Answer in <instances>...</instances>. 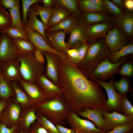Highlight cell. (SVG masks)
<instances>
[{
    "instance_id": "1",
    "label": "cell",
    "mask_w": 133,
    "mask_h": 133,
    "mask_svg": "<svg viewBox=\"0 0 133 133\" xmlns=\"http://www.w3.org/2000/svg\"><path fill=\"white\" fill-rule=\"evenodd\" d=\"M57 85L72 111L77 113L85 107L104 109L107 99L100 86L69 58L59 59Z\"/></svg>"
},
{
    "instance_id": "2",
    "label": "cell",
    "mask_w": 133,
    "mask_h": 133,
    "mask_svg": "<svg viewBox=\"0 0 133 133\" xmlns=\"http://www.w3.org/2000/svg\"><path fill=\"white\" fill-rule=\"evenodd\" d=\"M36 112L55 125H64L68 115L72 111L62 94L35 105Z\"/></svg>"
},
{
    "instance_id": "3",
    "label": "cell",
    "mask_w": 133,
    "mask_h": 133,
    "mask_svg": "<svg viewBox=\"0 0 133 133\" xmlns=\"http://www.w3.org/2000/svg\"><path fill=\"white\" fill-rule=\"evenodd\" d=\"M111 53L104 40L95 41L90 45L78 67L87 77L101 61L109 58Z\"/></svg>"
},
{
    "instance_id": "4",
    "label": "cell",
    "mask_w": 133,
    "mask_h": 133,
    "mask_svg": "<svg viewBox=\"0 0 133 133\" xmlns=\"http://www.w3.org/2000/svg\"><path fill=\"white\" fill-rule=\"evenodd\" d=\"M17 60L20 63L22 79L37 84L38 79L44 74L45 69L44 64L36 60L33 53L19 54Z\"/></svg>"
},
{
    "instance_id": "5",
    "label": "cell",
    "mask_w": 133,
    "mask_h": 133,
    "mask_svg": "<svg viewBox=\"0 0 133 133\" xmlns=\"http://www.w3.org/2000/svg\"><path fill=\"white\" fill-rule=\"evenodd\" d=\"M128 59L126 56L122 58L118 62H111L109 58H105L99 62L87 77L90 80L105 81L117 73L122 64Z\"/></svg>"
},
{
    "instance_id": "6",
    "label": "cell",
    "mask_w": 133,
    "mask_h": 133,
    "mask_svg": "<svg viewBox=\"0 0 133 133\" xmlns=\"http://www.w3.org/2000/svg\"><path fill=\"white\" fill-rule=\"evenodd\" d=\"M114 76L111 78L110 81L108 82L98 80H96L95 81L100 86L104 88L107 93L108 99L105 103L104 110L109 113L114 110L118 113H122L120 104L122 96L116 92L112 85Z\"/></svg>"
},
{
    "instance_id": "7",
    "label": "cell",
    "mask_w": 133,
    "mask_h": 133,
    "mask_svg": "<svg viewBox=\"0 0 133 133\" xmlns=\"http://www.w3.org/2000/svg\"><path fill=\"white\" fill-rule=\"evenodd\" d=\"M67 121L71 128L78 133H103L108 131L97 128L94 123L81 118L72 111L68 116Z\"/></svg>"
},
{
    "instance_id": "8",
    "label": "cell",
    "mask_w": 133,
    "mask_h": 133,
    "mask_svg": "<svg viewBox=\"0 0 133 133\" xmlns=\"http://www.w3.org/2000/svg\"><path fill=\"white\" fill-rule=\"evenodd\" d=\"M104 37L105 42L111 53L119 50L127 44L126 35L116 25L110 30Z\"/></svg>"
},
{
    "instance_id": "9",
    "label": "cell",
    "mask_w": 133,
    "mask_h": 133,
    "mask_svg": "<svg viewBox=\"0 0 133 133\" xmlns=\"http://www.w3.org/2000/svg\"><path fill=\"white\" fill-rule=\"evenodd\" d=\"M24 28L27 32L28 39L33 44L36 49L42 53L44 51L52 53L63 59L68 58L67 55L58 51L49 45L44 37L38 33L29 29L25 26Z\"/></svg>"
},
{
    "instance_id": "10",
    "label": "cell",
    "mask_w": 133,
    "mask_h": 133,
    "mask_svg": "<svg viewBox=\"0 0 133 133\" xmlns=\"http://www.w3.org/2000/svg\"><path fill=\"white\" fill-rule=\"evenodd\" d=\"M18 55L12 39L7 35L1 33L0 36V63L17 60Z\"/></svg>"
},
{
    "instance_id": "11",
    "label": "cell",
    "mask_w": 133,
    "mask_h": 133,
    "mask_svg": "<svg viewBox=\"0 0 133 133\" xmlns=\"http://www.w3.org/2000/svg\"><path fill=\"white\" fill-rule=\"evenodd\" d=\"M0 73L3 78L9 83L12 81L19 82L22 80L20 63L17 59L1 63Z\"/></svg>"
},
{
    "instance_id": "12",
    "label": "cell",
    "mask_w": 133,
    "mask_h": 133,
    "mask_svg": "<svg viewBox=\"0 0 133 133\" xmlns=\"http://www.w3.org/2000/svg\"><path fill=\"white\" fill-rule=\"evenodd\" d=\"M22 108L12 100L9 101L5 111L0 117V122L10 128L18 125Z\"/></svg>"
},
{
    "instance_id": "13",
    "label": "cell",
    "mask_w": 133,
    "mask_h": 133,
    "mask_svg": "<svg viewBox=\"0 0 133 133\" xmlns=\"http://www.w3.org/2000/svg\"><path fill=\"white\" fill-rule=\"evenodd\" d=\"M19 82L29 97L32 106L48 100L37 84L27 82L22 79Z\"/></svg>"
},
{
    "instance_id": "14",
    "label": "cell",
    "mask_w": 133,
    "mask_h": 133,
    "mask_svg": "<svg viewBox=\"0 0 133 133\" xmlns=\"http://www.w3.org/2000/svg\"><path fill=\"white\" fill-rule=\"evenodd\" d=\"M113 25L111 21H107L91 24L85 27L89 37L88 43L91 44L98 38L104 37Z\"/></svg>"
},
{
    "instance_id": "15",
    "label": "cell",
    "mask_w": 133,
    "mask_h": 133,
    "mask_svg": "<svg viewBox=\"0 0 133 133\" xmlns=\"http://www.w3.org/2000/svg\"><path fill=\"white\" fill-rule=\"evenodd\" d=\"M103 111V109L101 108L92 109L88 107H85L77 112V114L79 116H81L93 121L98 129L105 130Z\"/></svg>"
},
{
    "instance_id": "16",
    "label": "cell",
    "mask_w": 133,
    "mask_h": 133,
    "mask_svg": "<svg viewBox=\"0 0 133 133\" xmlns=\"http://www.w3.org/2000/svg\"><path fill=\"white\" fill-rule=\"evenodd\" d=\"M103 116L105 122V130L108 132L118 125L133 121V118L114 111L110 113L103 109Z\"/></svg>"
},
{
    "instance_id": "17",
    "label": "cell",
    "mask_w": 133,
    "mask_h": 133,
    "mask_svg": "<svg viewBox=\"0 0 133 133\" xmlns=\"http://www.w3.org/2000/svg\"><path fill=\"white\" fill-rule=\"evenodd\" d=\"M47 61L46 77L54 83L57 85L58 75V67L60 58L54 53L44 51L42 52Z\"/></svg>"
},
{
    "instance_id": "18",
    "label": "cell",
    "mask_w": 133,
    "mask_h": 133,
    "mask_svg": "<svg viewBox=\"0 0 133 133\" xmlns=\"http://www.w3.org/2000/svg\"><path fill=\"white\" fill-rule=\"evenodd\" d=\"M112 20V17L104 12H81L78 23L85 27L91 24Z\"/></svg>"
},
{
    "instance_id": "19",
    "label": "cell",
    "mask_w": 133,
    "mask_h": 133,
    "mask_svg": "<svg viewBox=\"0 0 133 133\" xmlns=\"http://www.w3.org/2000/svg\"><path fill=\"white\" fill-rule=\"evenodd\" d=\"M45 34L51 47L58 51L66 55V52L68 48L65 41L66 34L64 31L45 32Z\"/></svg>"
},
{
    "instance_id": "20",
    "label": "cell",
    "mask_w": 133,
    "mask_h": 133,
    "mask_svg": "<svg viewBox=\"0 0 133 133\" xmlns=\"http://www.w3.org/2000/svg\"><path fill=\"white\" fill-rule=\"evenodd\" d=\"M37 15L33 5L28 11L27 22L25 26L29 29L40 34L51 47L50 42L45 35L46 30L44 24L38 18Z\"/></svg>"
},
{
    "instance_id": "21",
    "label": "cell",
    "mask_w": 133,
    "mask_h": 133,
    "mask_svg": "<svg viewBox=\"0 0 133 133\" xmlns=\"http://www.w3.org/2000/svg\"><path fill=\"white\" fill-rule=\"evenodd\" d=\"M69 34V39L66 42L68 49L88 43L89 37L85 27L79 24Z\"/></svg>"
},
{
    "instance_id": "22",
    "label": "cell",
    "mask_w": 133,
    "mask_h": 133,
    "mask_svg": "<svg viewBox=\"0 0 133 133\" xmlns=\"http://www.w3.org/2000/svg\"><path fill=\"white\" fill-rule=\"evenodd\" d=\"M37 84L48 100L62 94L58 86L48 79L44 74L38 79Z\"/></svg>"
},
{
    "instance_id": "23",
    "label": "cell",
    "mask_w": 133,
    "mask_h": 133,
    "mask_svg": "<svg viewBox=\"0 0 133 133\" xmlns=\"http://www.w3.org/2000/svg\"><path fill=\"white\" fill-rule=\"evenodd\" d=\"M112 20L126 35L130 37L133 34V15L130 11L126 12L120 16L112 17Z\"/></svg>"
},
{
    "instance_id": "24",
    "label": "cell",
    "mask_w": 133,
    "mask_h": 133,
    "mask_svg": "<svg viewBox=\"0 0 133 133\" xmlns=\"http://www.w3.org/2000/svg\"><path fill=\"white\" fill-rule=\"evenodd\" d=\"M37 120L36 110L34 106L22 109L18 125L21 131H27L32 124Z\"/></svg>"
},
{
    "instance_id": "25",
    "label": "cell",
    "mask_w": 133,
    "mask_h": 133,
    "mask_svg": "<svg viewBox=\"0 0 133 133\" xmlns=\"http://www.w3.org/2000/svg\"><path fill=\"white\" fill-rule=\"evenodd\" d=\"M79 24L78 20L71 15L56 25L47 28L45 32L63 31L66 34H70Z\"/></svg>"
},
{
    "instance_id": "26",
    "label": "cell",
    "mask_w": 133,
    "mask_h": 133,
    "mask_svg": "<svg viewBox=\"0 0 133 133\" xmlns=\"http://www.w3.org/2000/svg\"><path fill=\"white\" fill-rule=\"evenodd\" d=\"M11 86L15 94L16 97L12 100L19 104L22 109H25L32 106L30 99L25 92L15 83L12 82Z\"/></svg>"
},
{
    "instance_id": "27",
    "label": "cell",
    "mask_w": 133,
    "mask_h": 133,
    "mask_svg": "<svg viewBox=\"0 0 133 133\" xmlns=\"http://www.w3.org/2000/svg\"><path fill=\"white\" fill-rule=\"evenodd\" d=\"M71 15L70 13L64 8L58 6H55L52 8L46 29L56 25Z\"/></svg>"
},
{
    "instance_id": "28",
    "label": "cell",
    "mask_w": 133,
    "mask_h": 133,
    "mask_svg": "<svg viewBox=\"0 0 133 133\" xmlns=\"http://www.w3.org/2000/svg\"><path fill=\"white\" fill-rule=\"evenodd\" d=\"M78 2V0H55V6L64 8L69 11L72 15L78 20L81 12L79 8Z\"/></svg>"
},
{
    "instance_id": "29",
    "label": "cell",
    "mask_w": 133,
    "mask_h": 133,
    "mask_svg": "<svg viewBox=\"0 0 133 133\" xmlns=\"http://www.w3.org/2000/svg\"><path fill=\"white\" fill-rule=\"evenodd\" d=\"M130 78L122 76V78L118 81L112 82V85L114 88L117 90L118 94L121 96L123 97L126 96L127 94L132 91L130 81Z\"/></svg>"
},
{
    "instance_id": "30",
    "label": "cell",
    "mask_w": 133,
    "mask_h": 133,
    "mask_svg": "<svg viewBox=\"0 0 133 133\" xmlns=\"http://www.w3.org/2000/svg\"><path fill=\"white\" fill-rule=\"evenodd\" d=\"M12 40L19 54L33 53L36 49L28 40L17 39Z\"/></svg>"
},
{
    "instance_id": "31",
    "label": "cell",
    "mask_w": 133,
    "mask_h": 133,
    "mask_svg": "<svg viewBox=\"0 0 133 133\" xmlns=\"http://www.w3.org/2000/svg\"><path fill=\"white\" fill-rule=\"evenodd\" d=\"M133 54V44L132 43L125 45L119 50L111 53L109 58L110 61L113 63L119 62L123 57Z\"/></svg>"
},
{
    "instance_id": "32",
    "label": "cell",
    "mask_w": 133,
    "mask_h": 133,
    "mask_svg": "<svg viewBox=\"0 0 133 133\" xmlns=\"http://www.w3.org/2000/svg\"><path fill=\"white\" fill-rule=\"evenodd\" d=\"M1 33L7 35L13 39H22L28 40L27 32L24 28H20L10 26L1 30Z\"/></svg>"
},
{
    "instance_id": "33",
    "label": "cell",
    "mask_w": 133,
    "mask_h": 133,
    "mask_svg": "<svg viewBox=\"0 0 133 133\" xmlns=\"http://www.w3.org/2000/svg\"><path fill=\"white\" fill-rule=\"evenodd\" d=\"M33 6L37 15L39 16L46 30L53 8H49L41 6L39 3H35L33 4Z\"/></svg>"
},
{
    "instance_id": "34",
    "label": "cell",
    "mask_w": 133,
    "mask_h": 133,
    "mask_svg": "<svg viewBox=\"0 0 133 133\" xmlns=\"http://www.w3.org/2000/svg\"><path fill=\"white\" fill-rule=\"evenodd\" d=\"M11 18V26L20 28L23 29V24L21 15L20 4L8 10Z\"/></svg>"
},
{
    "instance_id": "35",
    "label": "cell",
    "mask_w": 133,
    "mask_h": 133,
    "mask_svg": "<svg viewBox=\"0 0 133 133\" xmlns=\"http://www.w3.org/2000/svg\"><path fill=\"white\" fill-rule=\"evenodd\" d=\"M78 4L81 12L105 11L104 7L96 5L88 2L87 0H78Z\"/></svg>"
},
{
    "instance_id": "36",
    "label": "cell",
    "mask_w": 133,
    "mask_h": 133,
    "mask_svg": "<svg viewBox=\"0 0 133 133\" xmlns=\"http://www.w3.org/2000/svg\"><path fill=\"white\" fill-rule=\"evenodd\" d=\"M37 120L46 129L48 133H60L56 125L43 115L36 112Z\"/></svg>"
},
{
    "instance_id": "37",
    "label": "cell",
    "mask_w": 133,
    "mask_h": 133,
    "mask_svg": "<svg viewBox=\"0 0 133 133\" xmlns=\"http://www.w3.org/2000/svg\"><path fill=\"white\" fill-rule=\"evenodd\" d=\"M15 93L10 85V83L1 76L0 79V99H9Z\"/></svg>"
},
{
    "instance_id": "38",
    "label": "cell",
    "mask_w": 133,
    "mask_h": 133,
    "mask_svg": "<svg viewBox=\"0 0 133 133\" xmlns=\"http://www.w3.org/2000/svg\"><path fill=\"white\" fill-rule=\"evenodd\" d=\"M22 10L21 12L23 23L25 26L27 21V14L31 7L34 4L36 3H42V0H21Z\"/></svg>"
},
{
    "instance_id": "39",
    "label": "cell",
    "mask_w": 133,
    "mask_h": 133,
    "mask_svg": "<svg viewBox=\"0 0 133 133\" xmlns=\"http://www.w3.org/2000/svg\"><path fill=\"white\" fill-rule=\"evenodd\" d=\"M117 73L123 76L129 78L133 75V64L132 61L127 60L123 62L120 66Z\"/></svg>"
},
{
    "instance_id": "40",
    "label": "cell",
    "mask_w": 133,
    "mask_h": 133,
    "mask_svg": "<svg viewBox=\"0 0 133 133\" xmlns=\"http://www.w3.org/2000/svg\"><path fill=\"white\" fill-rule=\"evenodd\" d=\"M11 21L9 11L0 5V29H4L10 26Z\"/></svg>"
},
{
    "instance_id": "41",
    "label": "cell",
    "mask_w": 133,
    "mask_h": 133,
    "mask_svg": "<svg viewBox=\"0 0 133 133\" xmlns=\"http://www.w3.org/2000/svg\"><path fill=\"white\" fill-rule=\"evenodd\" d=\"M120 104L122 112L124 115L133 118V106L126 96L122 97Z\"/></svg>"
},
{
    "instance_id": "42",
    "label": "cell",
    "mask_w": 133,
    "mask_h": 133,
    "mask_svg": "<svg viewBox=\"0 0 133 133\" xmlns=\"http://www.w3.org/2000/svg\"><path fill=\"white\" fill-rule=\"evenodd\" d=\"M104 7L105 11L113 15L114 17H118L123 13L122 10L118 7L110 0H103Z\"/></svg>"
},
{
    "instance_id": "43",
    "label": "cell",
    "mask_w": 133,
    "mask_h": 133,
    "mask_svg": "<svg viewBox=\"0 0 133 133\" xmlns=\"http://www.w3.org/2000/svg\"><path fill=\"white\" fill-rule=\"evenodd\" d=\"M90 44L88 42L80 44L75 47L77 50L78 56L75 65L78 67L84 57Z\"/></svg>"
},
{
    "instance_id": "44",
    "label": "cell",
    "mask_w": 133,
    "mask_h": 133,
    "mask_svg": "<svg viewBox=\"0 0 133 133\" xmlns=\"http://www.w3.org/2000/svg\"><path fill=\"white\" fill-rule=\"evenodd\" d=\"M133 121L115 126L112 130L103 133H126L133 131Z\"/></svg>"
},
{
    "instance_id": "45",
    "label": "cell",
    "mask_w": 133,
    "mask_h": 133,
    "mask_svg": "<svg viewBox=\"0 0 133 133\" xmlns=\"http://www.w3.org/2000/svg\"><path fill=\"white\" fill-rule=\"evenodd\" d=\"M27 133H48L44 127L37 120L33 123Z\"/></svg>"
},
{
    "instance_id": "46",
    "label": "cell",
    "mask_w": 133,
    "mask_h": 133,
    "mask_svg": "<svg viewBox=\"0 0 133 133\" xmlns=\"http://www.w3.org/2000/svg\"><path fill=\"white\" fill-rule=\"evenodd\" d=\"M21 131L18 125L9 128L0 122V133H20Z\"/></svg>"
},
{
    "instance_id": "47",
    "label": "cell",
    "mask_w": 133,
    "mask_h": 133,
    "mask_svg": "<svg viewBox=\"0 0 133 133\" xmlns=\"http://www.w3.org/2000/svg\"><path fill=\"white\" fill-rule=\"evenodd\" d=\"M19 1V0H0V5L8 10L20 4Z\"/></svg>"
},
{
    "instance_id": "48",
    "label": "cell",
    "mask_w": 133,
    "mask_h": 133,
    "mask_svg": "<svg viewBox=\"0 0 133 133\" xmlns=\"http://www.w3.org/2000/svg\"><path fill=\"white\" fill-rule=\"evenodd\" d=\"M66 54L68 56L72 63L75 65L78 56L77 49L75 48L68 49L66 51Z\"/></svg>"
},
{
    "instance_id": "49",
    "label": "cell",
    "mask_w": 133,
    "mask_h": 133,
    "mask_svg": "<svg viewBox=\"0 0 133 133\" xmlns=\"http://www.w3.org/2000/svg\"><path fill=\"white\" fill-rule=\"evenodd\" d=\"M56 125L60 133H78L77 131L73 129L68 128L60 125Z\"/></svg>"
},
{
    "instance_id": "50",
    "label": "cell",
    "mask_w": 133,
    "mask_h": 133,
    "mask_svg": "<svg viewBox=\"0 0 133 133\" xmlns=\"http://www.w3.org/2000/svg\"><path fill=\"white\" fill-rule=\"evenodd\" d=\"M33 53L36 60L39 62L44 64L45 60L42 53L36 49L34 51Z\"/></svg>"
},
{
    "instance_id": "51",
    "label": "cell",
    "mask_w": 133,
    "mask_h": 133,
    "mask_svg": "<svg viewBox=\"0 0 133 133\" xmlns=\"http://www.w3.org/2000/svg\"><path fill=\"white\" fill-rule=\"evenodd\" d=\"M124 6L129 11L133 10V0H125L123 1Z\"/></svg>"
},
{
    "instance_id": "52",
    "label": "cell",
    "mask_w": 133,
    "mask_h": 133,
    "mask_svg": "<svg viewBox=\"0 0 133 133\" xmlns=\"http://www.w3.org/2000/svg\"><path fill=\"white\" fill-rule=\"evenodd\" d=\"M42 1L45 7L52 8L55 6V0H42Z\"/></svg>"
},
{
    "instance_id": "53",
    "label": "cell",
    "mask_w": 133,
    "mask_h": 133,
    "mask_svg": "<svg viewBox=\"0 0 133 133\" xmlns=\"http://www.w3.org/2000/svg\"><path fill=\"white\" fill-rule=\"evenodd\" d=\"M9 99H0V117L3 110L7 105Z\"/></svg>"
},
{
    "instance_id": "54",
    "label": "cell",
    "mask_w": 133,
    "mask_h": 133,
    "mask_svg": "<svg viewBox=\"0 0 133 133\" xmlns=\"http://www.w3.org/2000/svg\"><path fill=\"white\" fill-rule=\"evenodd\" d=\"M110 1L122 10L124 7L123 1L122 0H111Z\"/></svg>"
},
{
    "instance_id": "55",
    "label": "cell",
    "mask_w": 133,
    "mask_h": 133,
    "mask_svg": "<svg viewBox=\"0 0 133 133\" xmlns=\"http://www.w3.org/2000/svg\"><path fill=\"white\" fill-rule=\"evenodd\" d=\"M88 2L98 6L104 7L103 0H87Z\"/></svg>"
},
{
    "instance_id": "56",
    "label": "cell",
    "mask_w": 133,
    "mask_h": 133,
    "mask_svg": "<svg viewBox=\"0 0 133 133\" xmlns=\"http://www.w3.org/2000/svg\"><path fill=\"white\" fill-rule=\"evenodd\" d=\"M20 133H27L26 131H21Z\"/></svg>"
},
{
    "instance_id": "57",
    "label": "cell",
    "mask_w": 133,
    "mask_h": 133,
    "mask_svg": "<svg viewBox=\"0 0 133 133\" xmlns=\"http://www.w3.org/2000/svg\"><path fill=\"white\" fill-rule=\"evenodd\" d=\"M126 133H133V131L128 132Z\"/></svg>"
},
{
    "instance_id": "58",
    "label": "cell",
    "mask_w": 133,
    "mask_h": 133,
    "mask_svg": "<svg viewBox=\"0 0 133 133\" xmlns=\"http://www.w3.org/2000/svg\"><path fill=\"white\" fill-rule=\"evenodd\" d=\"M1 30L0 29V35H1Z\"/></svg>"
},
{
    "instance_id": "59",
    "label": "cell",
    "mask_w": 133,
    "mask_h": 133,
    "mask_svg": "<svg viewBox=\"0 0 133 133\" xmlns=\"http://www.w3.org/2000/svg\"><path fill=\"white\" fill-rule=\"evenodd\" d=\"M1 76H1L0 73V79L1 78Z\"/></svg>"
},
{
    "instance_id": "60",
    "label": "cell",
    "mask_w": 133,
    "mask_h": 133,
    "mask_svg": "<svg viewBox=\"0 0 133 133\" xmlns=\"http://www.w3.org/2000/svg\"><path fill=\"white\" fill-rule=\"evenodd\" d=\"M1 64V63H0V66Z\"/></svg>"
},
{
    "instance_id": "61",
    "label": "cell",
    "mask_w": 133,
    "mask_h": 133,
    "mask_svg": "<svg viewBox=\"0 0 133 133\" xmlns=\"http://www.w3.org/2000/svg\"></svg>"
}]
</instances>
